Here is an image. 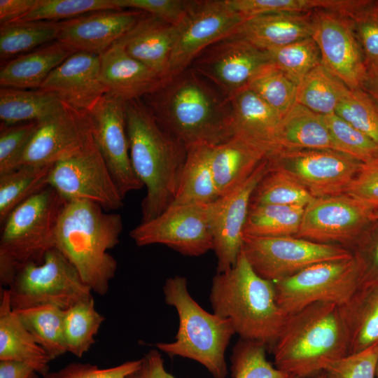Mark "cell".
Segmentation results:
<instances>
[{
	"instance_id": "obj_61",
	"label": "cell",
	"mask_w": 378,
	"mask_h": 378,
	"mask_svg": "<svg viewBox=\"0 0 378 378\" xmlns=\"http://www.w3.org/2000/svg\"><path fill=\"white\" fill-rule=\"evenodd\" d=\"M376 378H378V364H377V368Z\"/></svg>"
},
{
	"instance_id": "obj_47",
	"label": "cell",
	"mask_w": 378,
	"mask_h": 378,
	"mask_svg": "<svg viewBox=\"0 0 378 378\" xmlns=\"http://www.w3.org/2000/svg\"><path fill=\"white\" fill-rule=\"evenodd\" d=\"M364 57L367 71L378 66V1L360 0L346 15Z\"/></svg>"
},
{
	"instance_id": "obj_53",
	"label": "cell",
	"mask_w": 378,
	"mask_h": 378,
	"mask_svg": "<svg viewBox=\"0 0 378 378\" xmlns=\"http://www.w3.org/2000/svg\"><path fill=\"white\" fill-rule=\"evenodd\" d=\"M141 359L130 360L108 368L89 363H71L57 371L48 372L43 378H127L140 365Z\"/></svg>"
},
{
	"instance_id": "obj_45",
	"label": "cell",
	"mask_w": 378,
	"mask_h": 378,
	"mask_svg": "<svg viewBox=\"0 0 378 378\" xmlns=\"http://www.w3.org/2000/svg\"><path fill=\"white\" fill-rule=\"evenodd\" d=\"M107 10H120L115 0H37L34 7L17 21L59 22Z\"/></svg>"
},
{
	"instance_id": "obj_52",
	"label": "cell",
	"mask_w": 378,
	"mask_h": 378,
	"mask_svg": "<svg viewBox=\"0 0 378 378\" xmlns=\"http://www.w3.org/2000/svg\"><path fill=\"white\" fill-rule=\"evenodd\" d=\"M115 2L120 10L132 8L179 24L192 8L195 1L115 0Z\"/></svg>"
},
{
	"instance_id": "obj_21",
	"label": "cell",
	"mask_w": 378,
	"mask_h": 378,
	"mask_svg": "<svg viewBox=\"0 0 378 378\" xmlns=\"http://www.w3.org/2000/svg\"><path fill=\"white\" fill-rule=\"evenodd\" d=\"M144 13L135 10H107L62 20L57 41L74 52L101 55L126 34Z\"/></svg>"
},
{
	"instance_id": "obj_11",
	"label": "cell",
	"mask_w": 378,
	"mask_h": 378,
	"mask_svg": "<svg viewBox=\"0 0 378 378\" xmlns=\"http://www.w3.org/2000/svg\"><path fill=\"white\" fill-rule=\"evenodd\" d=\"M267 160L270 167L286 173L315 197L344 194L363 164L329 149H279Z\"/></svg>"
},
{
	"instance_id": "obj_2",
	"label": "cell",
	"mask_w": 378,
	"mask_h": 378,
	"mask_svg": "<svg viewBox=\"0 0 378 378\" xmlns=\"http://www.w3.org/2000/svg\"><path fill=\"white\" fill-rule=\"evenodd\" d=\"M126 130L133 169L146 188L141 221H149L172 205L187 147L158 122L141 99L125 104Z\"/></svg>"
},
{
	"instance_id": "obj_57",
	"label": "cell",
	"mask_w": 378,
	"mask_h": 378,
	"mask_svg": "<svg viewBox=\"0 0 378 378\" xmlns=\"http://www.w3.org/2000/svg\"><path fill=\"white\" fill-rule=\"evenodd\" d=\"M31 366L20 362L0 360V378H39Z\"/></svg>"
},
{
	"instance_id": "obj_8",
	"label": "cell",
	"mask_w": 378,
	"mask_h": 378,
	"mask_svg": "<svg viewBox=\"0 0 378 378\" xmlns=\"http://www.w3.org/2000/svg\"><path fill=\"white\" fill-rule=\"evenodd\" d=\"M8 289L14 310L45 304L66 310L92 296L75 267L56 248L46 252L41 263L22 267Z\"/></svg>"
},
{
	"instance_id": "obj_48",
	"label": "cell",
	"mask_w": 378,
	"mask_h": 378,
	"mask_svg": "<svg viewBox=\"0 0 378 378\" xmlns=\"http://www.w3.org/2000/svg\"><path fill=\"white\" fill-rule=\"evenodd\" d=\"M338 151L363 163L378 158V144L336 114L323 115Z\"/></svg>"
},
{
	"instance_id": "obj_54",
	"label": "cell",
	"mask_w": 378,
	"mask_h": 378,
	"mask_svg": "<svg viewBox=\"0 0 378 378\" xmlns=\"http://www.w3.org/2000/svg\"><path fill=\"white\" fill-rule=\"evenodd\" d=\"M344 194L378 214V158L363 163Z\"/></svg>"
},
{
	"instance_id": "obj_15",
	"label": "cell",
	"mask_w": 378,
	"mask_h": 378,
	"mask_svg": "<svg viewBox=\"0 0 378 378\" xmlns=\"http://www.w3.org/2000/svg\"><path fill=\"white\" fill-rule=\"evenodd\" d=\"M374 215L365 204L347 194L314 197L305 206L295 237L350 251L374 220Z\"/></svg>"
},
{
	"instance_id": "obj_40",
	"label": "cell",
	"mask_w": 378,
	"mask_h": 378,
	"mask_svg": "<svg viewBox=\"0 0 378 378\" xmlns=\"http://www.w3.org/2000/svg\"><path fill=\"white\" fill-rule=\"evenodd\" d=\"M315 197L286 173L268 164V170L255 189L251 204L305 207Z\"/></svg>"
},
{
	"instance_id": "obj_46",
	"label": "cell",
	"mask_w": 378,
	"mask_h": 378,
	"mask_svg": "<svg viewBox=\"0 0 378 378\" xmlns=\"http://www.w3.org/2000/svg\"><path fill=\"white\" fill-rule=\"evenodd\" d=\"M335 114L378 144V104L364 90L348 89Z\"/></svg>"
},
{
	"instance_id": "obj_44",
	"label": "cell",
	"mask_w": 378,
	"mask_h": 378,
	"mask_svg": "<svg viewBox=\"0 0 378 378\" xmlns=\"http://www.w3.org/2000/svg\"><path fill=\"white\" fill-rule=\"evenodd\" d=\"M267 52L274 64L297 85L312 69L321 63L319 48L312 37Z\"/></svg>"
},
{
	"instance_id": "obj_50",
	"label": "cell",
	"mask_w": 378,
	"mask_h": 378,
	"mask_svg": "<svg viewBox=\"0 0 378 378\" xmlns=\"http://www.w3.org/2000/svg\"><path fill=\"white\" fill-rule=\"evenodd\" d=\"M350 251L358 265L360 286L378 287V219L364 230Z\"/></svg>"
},
{
	"instance_id": "obj_10",
	"label": "cell",
	"mask_w": 378,
	"mask_h": 378,
	"mask_svg": "<svg viewBox=\"0 0 378 378\" xmlns=\"http://www.w3.org/2000/svg\"><path fill=\"white\" fill-rule=\"evenodd\" d=\"M241 251L262 278L276 281L317 263L351 258L349 249L293 236L262 237L243 234Z\"/></svg>"
},
{
	"instance_id": "obj_17",
	"label": "cell",
	"mask_w": 378,
	"mask_h": 378,
	"mask_svg": "<svg viewBox=\"0 0 378 378\" xmlns=\"http://www.w3.org/2000/svg\"><path fill=\"white\" fill-rule=\"evenodd\" d=\"M312 16V37L322 64L349 89H363L368 71L349 17L328 10H315Z\"/></svg>"
},
{
	"instance_id": "obj_41",
	"label": "cell",
	"mask_w": 378,
	"mask_h": 378,
	"mask_svg": "<svg viewBox=\"0 0 378 378\" xmlns=\"http://www.w3.org/2000/svg\"><path fill=\"white\" fill-rule=\"evenodd\" d=\"M229 2L246 18L269 13H308L317 10L346 15L358 5L359 0H229Z\"/></svg>"
},
{
	"instance_id": "obj_5",
	"label": "cell",
	"mask_w": 378,
	"mask_h": 378,
	"mask_svg": "<svg viewBox=\"0 0 378 378\" xmlns=\"http://www.w3.org/2000/svg\"><path fill=\"white\" fill-rule=\"evenodd\" d=\"M271 349L274 365L289 375L324 372L349 354L340 305L316 302L288 314Z\"/></svg>"
},
{
	"instance_id": "obj_22",
	"label": "cell",
	"mask_w": 378,
	"mask_h": 378,
	"mask_svg": "<svg viewBox=\"0 0 378 378\" xmlns=\"http://www.w3.org/2000/svg\"><path fill=\"white\" fill-rule=\"evenodd\" d=\"M100 64L99 55L76 52L49 74L38 90L88 113L107 93L101 81Z\"/></svg>"
},
{
	"instance_id": "obj_27",
	"label": "cell",
	"mask_w": 378,
	"mask_h": 378,
	"mask_svg": "<svg viewBox=\"0 0 378 378\" xmlns=\"http://www.w3.org/2000/svg\"><path fill=\"white\" fill-rule=\"evenodd\" d=\"M268 155L264 148L237 134L211 146V166L219 197L245 181Z\"/></svg>"
},
{
	"instance_id": "obj_58",
	"label": "cell",
	"mask_w": 378,
	"mask_h": 378,
	"mask_svg": "<svg viewBox=\"0 0 378 378\" xmlns=\"http://www.w3.org/2000/svg\"><path fill=\"white\" fill-rule=\"evenodd\" d=\"M378 104V66L368 71L363 89Z\"/></svg>"
},
{
	"instance_id": "obj_38",
	"label": "cell",
	"mask_w": 378,
	"mask_h": 378,
	"mask_svg": "<svg viewBox=\"0 0 378 378\" xmlns=\"http://www.w3.org/2000/svg\"><path fill=\"white\" fill-rule=\"evenodd\" d=\"M53 164L22 165L0 175V223L24 201L48 187Z\"/></svg>"
},
{
	"instance_id": "obj_20",
	"label": "cell",
	"mask_w": 378,
	"mask_h": 378,
	"mask_svg": "<svg viewBox=\"0 0 378 378\" xmlns=\"http://www.w3.org/2000/svg\"><path fill=\"white\" fill-rule=\"evenodd\" d=\"M94 140L88 113L64 104L57 112L38 122L21 166L54 164L77 154Z\"/></svg>"
},
{
	"instance_id": "obj_37",
	"label": "cell",
	"mask_w": 378,
	"mask_h": 378,
	"mask_svg": "<svg viewBox=\"0 0 378 378\" xmlns=\"http://www.w3.org/2000/svg\"><path fill=\"white\" fill-rule=\"evenodd\" d=\"M305 207L276 204H251L243 234L262 237H295Z\"/></svg>"
},
{
	"instance_id": "obj_35",
	"label": "cell",
	"mask_w": 378,
	"mask_h": 378,
	"mask_svg": "<svg viewBox=\"0 0 378 378\" xmlns=\"http://www.w3.org/2000/svg\"><path fill=\"white\" fill-rule=\"evenodd\" d=\"M348 89L320 63L298 85L295 103L321 115L335 114Z\"/></svg>"
},
{
	"instance_id": "obj_13",
	"label": "cell",
	"mask_w": 378,
	"mask_h": 378,
	"mask_svg": "<svg viewBox=\"0 0 378 378\" xmlns=\"http://www.w3.org/2000/svg\"><path fill=\"white\" fill-rule=\"evenodd\" d=\"M48 185L67 202L88 201L106 210L124 204L94 140L77 154L55 163Z\"/></svg>"
},
{
	"instance_id": "obj_34",
	"label": "cell",
	"mask_w": 378,
	"mask_h": 378,
	"mask_svg": "<svg viewBox=\"0 0 378 378\" xmlns=\"http://www.w3.org/2000/svg\"><path fill=\"white\" fill-rule=\"evenodd\" d=\"M14 312L51 360L67 352L64 310L45 304Z\"/></svg>"
},
{
	"instance_id": "obj_12",
	"label": "cell",
	"mask_w": 378,
	"mask_h": 378,
	"mask_svg": "<svg viewBox=\"0 0 378 378\" xmlns=\"http://www.w3.org/2000/svg\"><path fill=\"white\" fill-rule=\"evenodd\" d=\"M245 19L231 6L229 0L195 1L178 24L167 79L188 69L211 45L233 36Z\"/></svg>"
},
{
	"instance_id": "obj_55",
	"label": "cell",
	"mask_w": 378,
	"mask_h": 378,
	"mask_svg": "<svg viewBox=\"0 0 378 378\" xmlns=\"http://www.w3.org/2000/svg\"><path fill=\"white\" fill-rule=\"evenodd\" d=\"M139 368L127 378H175L164 368V360L157 350H150L141 358Z\"/></svg>"
},
{
	"instance_id": "obj_33",
	"label": "cell",
	"mask_w": 378,
	"mask_h": 378,
	"mask_svg": "<svg viewBox=\"0 0 378 378\" xmlns=\"http://www.w3.org/2000/svg\"><path fill=\"white\" fill-rule=\"evenodd\" d=\"M64 104L55 94L41 90L1 87V125L39 122L57 112Z\"/></svg>"
},
{
	"instance_id": "obj_18",
	"label": "cell",
	"mask_w": 378,
	"mask_h": 378,
	"mask_svg": "<svg viewBox=\"0 0 378 378\" xmlns=\"http://www.w3.org/2000/svg\"><path fill=\"white\" fill-rule=\"evenodd\" d=\"M267 170V158L245 181L208 205L217 273L226 272L237 263L251 197Z\"/></svg>"
},
{
	"instance_id": "obj_1",
	"label": "cell",
	"mask_w": 378,
	"mask_h": 378,
	"mask_svg": "<svg viewBox=\"0 0 378 378\" xmlns=\"http://www.w3.org/2000/svg\"><path fill=\"white\" fill-rule=\"evenodd\" d=\"M145 97L160 125L186 147L216 145L232 136L230 101L190 68Z\"/></svg>"
},
{
	"instance_id": "obj_3",
	"label": "cell",
	"mask_w": 378,
	"mask_h": 378,
	"mask_svg": "<svg viewBox=\"0 0 378 378\" xmlns=\"http://www.w3.org/2000/svg\"><path fill=\"white\" fill-rule=\"evenodd\" d=\"M94 202H66L58 220L55 248L75 267L92 291L104 295L117 270L107 251L120 241L122 217Z\"/></svg>"
},
{
	"instance_id": "obj_7",
	"label": "cell",
	"mask_w": 378,
	"mask_h": 378,
	"mask_svg": "<svg viewBox=\"0 0 378 378\" xmlns=\"http://www.w3.org/2000/svg\"><path fill=\"white\" fill-rule=\"evenodd\" d=\"M48 186L18 205L3 224L0 239V283L9 286L19 270L41 263L55 248V232L66 203Z\"/></svg>"
},
{
	"instance_id": "obj_31",
	"label": "cell",
	"mask_w": 378,
	"mask_h": 378,
	"mask_svg": "<svg viewBox=\"0 0 378 378\" xmlns=\"http://www.w3.org/2000/svg\"><path fill=\"white\" fill-rule=\"evenodd\" d=\"M211 146L195 144L187 147L186 161L171 206L206 205L219 197L211 166Z\"/></svg>"
},
{
	"instance_id": "obj_60",
	"label": "cell",
	"mask_w": 378,
	"mask_h": 378,
	"mask_svg": "<svg viewBox=\"0 0 378 378\" xmlns=\"http://www.w3.org/2000/svg\"><path fill=\"white\" fill-rule=\"evenodd\" d=\"M378 219V214H374L373 220Z\"/></svg>"
},
{
	"instance_id": "obj_6",
	"label": "cell",
	"mask_w": 378,
	"mask_h": 378,
	"mask_svg": "<svg viewBox=\"0 0 378 378\" xmlns=\"http://www.w3.org/2000/svg\"><path fill=\"white\" fill-rule=\"evenodd\" d=\"M163 293L165 302L178 313L179 326L174 342L157 343L156 347L171 357L178 356L200 363L214 378H225V353L235 334L230 321L198 304L190 295L183 276L168 278Z\"/></svg>"
},
{
	"instance_id": "obj_59",
	"label": "cell",
	"mask_w": 378,
	"mask_h": 378,
	"mask_svg": "<svg viewBox=\"0 0 378 378\" xmlns=\"http://www.w3.org/2000/svg\"><path fill=\"white\" fill-rule=\"evenodd\" d=\"M288 378H327L325 372L307 376L290 375Z\"/></svg>"
},
{
	"instance_id": "obj_42",
	"label": "cell",
	"mask_w": 378,
	"mask_h": 378,
	"mask_svg": "<svg viewBox=\"0 0 378 378\" xmlns=\"http://www.w3.org/2000/svg\"><path fill=\"white\" fill-rule=\"evenodd\" d=\"M267 345L239 339L232 349L230 370L233 378H288L290 375L266 357Z\"/></svg>"
},
{
	"instance_id": "obj_25",
	"label": "cell",
	"mask_w": 378,
	"mask_h": 378,
	"mask_svg": "<svg viewBox=\"0 0 378 378\" xmlns=\"http://www.w3.org/2000/svg\"><path fill=\"white\" fill-rule=\"evenodd\" d=\"M312 13H269L246 18L232 36L266 51L278 48L312 37Z\"/></svg>"
},
{
	"instance_id": "obj_56",
	"label": "cell",
	"mask_w": 378,
	"mask_h": 378,
	"mask_svg": "<svg viewBox=\"0 0 378 378\" xmlns=\"http://www.w3.org/2000/svg\"><path fill=\"white\" fill-rule=\"evenodd\" d=\"M37 0H0V23L1 24L18 20L26 15Z\"/></svg>"
},
{
	"instance_id": "obj_49",
	"label": "cell",
	"mask_w": 378,
	"mask_h": 378,
	"mask_svg": "<svg viewBox=\"0 0 378 378\" xmlns=\"http://www.w3.org/2000/svg\"><path fill=\"white\" fill-rule=\"evenodd\" d=\"M37 122L1 125L0 130V175L20 167L36 130Z\"/></svg>"
},
{
	"instance_id": "obj_9",
	"label": "cell",
	"mask_w": 378,
	"mask_h": 378,
	"mask_svg": "<svg viewBox=\"0 0 378 378\" xmlns=\"http://www.w3.org/2000/svg\"><path fill=\"white\" fill-rule=\"evenodd\" d=\"M274 285L277 303L290 314L316 302L346 303L360 287L359 272L352 256L311 265Z\"/></svg>"
},
{
	"instance_id": "obj_14",
	"label": "cell",
	"mask_w": 378,
	"mask_h": 378,
	"mask_svg": "<svg viewBox=\"0 0 378 378\" xmlns=\"http://www.w3.org/2000/svg\"><path fill=\"white\" fill-rule=\"evenodd\" d=\"M208 205L170 206L130 232L139 246L163 244L186 256H200L214 249Z\"/></svg>"
},
{
	"instance_id": "obj_28",
	"label": "cell",
	"mask_w": 378,
	"mask_h": 378,
	"mask_svg": "<svg viewBox=\"0 0 378 378\" xmlns=\"http://www.w3.org/2000/svg\"><path fill=\"white\" fill-rule=\"evenodd\" d=\"M73 53L56 40L10 59L0 69L1 86L39 89L49 74Z\"/></svg>"
},
{
	"instance_id": "obj_16",
	"label": "cell",
	"mask_w": 378,
	"mask_h": 378,
	"mask_svg": "<svg viewBox=\"0 0 378 378\" xmlns=\"http://www.w3.org/2000/svg\"><path fill=\"white\" fill-rule=\"evenodd\" d=\"M272 63L267 51L230 36L205 49L189 68L229 99L246 88L257 74Z\"/></svg>"
},
{
	"instance_id": "obj_26",
	"label": "cell",
	"mask_w": 378,
	"mask_h": 378,
	"mask_svg": "<svg viewBox=\"0 0 378 378\" xmlns=\"http://www.w3.org/2000/svg\"><path fill=\"white\" fill-rule=\"evenodd\" d=\"M232 135H239L264 148L276 150V137L283 116L258 94L244 88L229 99Z\"/></svg>"
},
{
	"instance_id": "obj_43",
	"label": "cell",
	"mask_w": 378,
	"mask_h": 378,
	"mask_svg": "<svg viewBox=\"0 0 378 378\" xmlns=\"http://www.w3.org/2000/svg\"><path fill=\"white\" fill-rule=\"evenodd\" d=\"M297 88L274 63L258 73L247 86L283 117L295 104Z\"/></svg>"
},
{
	"instance_id": "obj_19",
	"label": "cell",
	"mask_w": 378,
	"mask_h": 378,
	"mask_svg": "<svg viewBox=\"0 0 378 378\" xmlns=\"http://www.w3.org/2000/svg\"><path fill=\"white\" fill-rule=\"evenodd\" d=\"M125 104L123 99L106 93L88 112L95 143L123 198L144 187L131 162Z\"/></svg>"
},
{
	"instance_id": "obj_39",
	"label": "cell",
	"mask_w": 378,
	"mask_h": 378,
	"mask_svg": "<svg viewBox=\"0 0 378 378\" xmlns=\"http://www.w3.org/2000/svg\"><path fill=\"white\" fill-rule=\"evenodd\" d=\"M105 320L95 309L93 297L64 310V335L67 352L80 358L95 342L94 337Z\"/></svg>"
},
{
	"instance_id": "obj_4",
	"label": "cell",
	"mask_w": 378,
	"mask_h": 378,
	"mask_svg": "<svg viewBox=\"0 0 378 378\" xmlns=\"http://www.w3.org/2000/svg\"><path fill=\"white\" fill-rule=\"evenodd\" d=\"M214 313L230 321L241 339L272 346L288 315L279 305L274 282L262 278L241 251L236 265L211 282Z\"/></svg>"
},
{
	"instance_id": "obj_36",
	"label": "cell",
	"mask_w": 378,
	"mask_h": 378,
	"mask_svg": "<svg viewBox=\"0 0 378 378\" xmlns=\"http://www.w3.org/2000/svg\"><path fill=\"white\" fill-rule=\"evenodd\" d=\"M60 22L15 21L0 27V58L10 60L57 40Z\"/></svg>"
},
{
	"instance_id": "obj_24",
	"label": "cell",
	"mask_w": 378,
	"mask_h": 378,
	"mask_svg": "<svg viewBox=\"0 0 378 378\" xmlns=\"http://www.w3.org/2000/svg\"><path fill=\"white\" fill-rule=\"evenodd\" d=\"M178 24L144 13L118 41L134 59L167 79Z\"/></svg>"
},
{
	"instance_id": "obj_29",
	"label": "cell",
	"mask_w": 378,
	"mask_h": 378,
	"mask_svg": "<svg viewBox=\"0 0 378 378\" xmlns=\"http://www.w3.org/2000/svg\"><path fill=\"white\" fill-rule=\"evenodd\" d=\"M0 360L25 363L42 376L49 372L51 361L12 309L8 289L1 295Z\"/></svg>"
},
{
	"instance_id": "obj_30",
	"label": "cell",
	"mask_w": 378,
	"mask_h": 378,
	"mask_svg": "<svg viewBox=\"0 0 378 378\" xmlns=\"http://www.w3.org/2000/svg\"><path fill=\"white\" fill-rule=\"evenodd\" d=\"M276 150L279 149L337 150L323 115L297 103H295L282 118L276 134Z\"/></svg>"
},
{
	"instance_id": "obj_32",
	"label": "cell",
	"mask_w": 378,
	"mask_h": 378,
	"mask_svg": "<svg viewBox=\"0 0 378 378\" xmlns=\"http://www.w3.org/2000/svg\"><path fill=\"white\" fill-rule=\"evenodd\" d=\"M340 307L348 337L349 354L378 342V287L360 286Z\"/></svg>"
},
{
	"instance_id": "obj_23",
	"label": "cell",
	"mask_w": 378,
	"mask_h": 378,
	"mask_svg": "<svg viewBox=\"0 0 378 378\" xmlns=\"http://www.w3.org/2000/svg\"><path fill=\"white\" fill-rule=\"evenodd\" d=\"M100 59L101 81L107 93L125 102L151 94L167 80L128 55L118 41Z\"/></svg>"
},
{
	"instance_id": "obj_51",
	"label": "cell",
	"mask_w": 378,
	"mask_h": 378,
	"mask_svg": "<svg viewBox=\"0 0 378 378\" xmlns=\"http://www.w3.org/2000/svg\"><path fill=\"white\" fill-rule=\"evenodd\" d=\"M377 364L378 342L346 355L324 372L327 378H376Z\"/></svg>"
}]
</instances>
